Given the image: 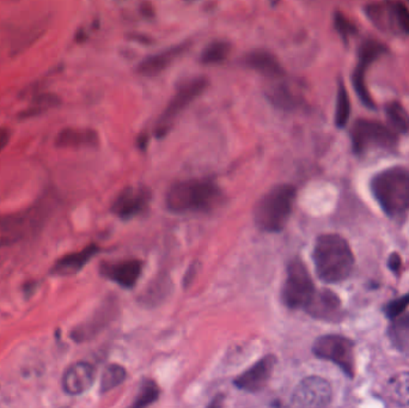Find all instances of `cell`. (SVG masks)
I'll return each instance as SVG.
<instances>
[{
	"label": "cell",
	"instance_id": "obj_35",
	"mask_svg": "<svg viewBox=\"0 0 409 408\" xmlns=\"http://www.w3.org/2000/svg\"><path fill=\"white\" fill-rule=\"evenodd\" d=\"M388 267H389L390 271H393L395 275H398L402 267L401 256L397 253L390 254L389 259H388Z\"/></svg>",
	"mask_w": 409,
	"mask_h": 408
},
{
	"label": "cell",
	"instance_id": "obj_26",
	"mask_svg": "<svg viewBox=\"0 0 409 408\" xmlns=\"http://www.w3.org/2000/svg\"><path fill=\"white\" fill-rule=\"evenodd\" d=\"M232 52V44L227 41H215L203 49L200 61L203 65H217L227 60Z\"/></svg>",
	"mask_w": 409,
	"mask_h": 408
},
{
	"label": "cell",
	"instance_id": "obj_21",
	"mask_svg": "<svg viewBox=\"0 0 409 408\" xmlns=\"http://www.w3.org/2000/svg\"><path fill=\"white\" fill-rule=\"evenodd\" d=\"M49 23H51V16L47 15V16L36 20L33 25H29L28 28L25 29L23 32L17 34L10 45V52H8L10 57H20L23 53L27 52L32 46L35 45L37 41L45 35L47 29H48Z\"/></svg>",
	"mask_w": 409,
	"mask_h": 408
},
{
	"label": "cell",
	"instance_id": "obj_11",
	"mask_svg": "<svg viewBox=\"0 0 409 408\" xmlns=\"http://www.w3.org/2000/svg\"><path fill=\"white\" fill-rule=\"evenodd\" d=\"M332 386L320 376H310L300 381L291 395L296 407H324L332 401Z\"/></svg>",
	"mask_w": 409,
	"mask_h": 408
},
{
	"label": "cell",
	"instance_id": "obj_9",
	"mask_svg": "<svg viewBox=\"0 0 409 408\" xmlns=\"http://www.w3.org/2000/svg\"><path fill=\"white\" fill-rule=\"evenodd\" d=\"M207 88H208V81L206 77L195 78L182 85L177 90V93H175L174 98H171L170 102L168 103L166 110L156 124V130H154L156 137H166L168 132L170 131L175 119L182 113L188 105L193 103Z\"/></svg>",
	"mask_w": 409,
	"mask_h": 408
},
{
	"label": "cell",
	"instance_id": "obj_37",
	"mask_svg": "<svg viewBox=\"0 0 409 408\" xmlns=\"http://www.w3.org/2000/svg\"><path fill=\"white\" fill-rule=\"evenodd\" d=\"M86 34H84L83 30H78L77 35H76V40H77L78 42H81V41L86 40Z\"/></svg>",
	"mask_w": 409,
	"mask_h": 408
},
{
	"label": "cell",
	"instance_id": "obj_10",
	"mask_svg": "<svg viewBox=\"0 0 409 408\" xmlns=\"http://www.w3.org/2000/svg\"><path fill=\"white\" fill-rule=\"evenodd\" d=\"M385 52H387V47L384 45H382L378 41L368 40L361 46L359 53H358L359 61L352 74V84L361 103L370 110L375 108V103L368 90V85L365 83V74L373 61H376Z\"/></svg>",
	"mask_w": 409,
	"mask_h": 408
},
{
	"label": "cell",
	"instance_id": "obj_14",
	"mask_svg": "<svg viewBox=\"0 0 409 408\" xmlns=\"http://www.w3.org/2000/svg\"><path fill=\"white\" fill-rule=\"evenodd\" d=\"M276 365V357L274 355H267L257 360L247 371L237 376L234 383L237 388L244 392H261L271 380Z\"/></svg>",
	"mask_w": 409,
	"mask_h": 408
},
{
	"label": "cell",
	"instance_id": "obj_12",
	"mask_svg": "<svg viewBox=\"0 0 409 408\" xmlns=\"http://www.w3.org/2000/svg\"><path fill=\"white\" fill-rule=\"evenodd\" d=\"M152 193L142 185L126 187L112 204V213L118 218L128 221L144 213L150 206Z\"/></svg>",
	"mask_w": 409,
	"mask_h": 408
},
{
	"label": "cell",
	"instance_id": "obj_23",
	"mask_svg": "<svg viewBox=\"0 0 409 408\" xmlns=\"http://www.w3.org/2000/svg\"><path fill=\"white\" fill-rule=\"evenodd\" d=\"M388 336L397 351L409 355V314H402L391 320Z\"/></svg>",
	"mask_w": 409,
	"mask_h": 408
},
{
	"label": "cell",
	"instance_id": "obj_39",
	"mask_svg": "<svg viewBox=\"0 0 409 408\" xmlns=\"http://www.w3.org/2000/svg\"><path fill=\"white\" fill-rule=\"evenodd\" d=\"M408 1H409V0H408Z\"/></svg>",
	"mask_w": 409,
	"mask_h": 408
},
{
	"label": "cell",
	"instance_id": "obj_3",
	"mask_svg": "<svg viewBox=\"0 0 409 408\" xmlns=\"http://www.w3.org/2000/svg\"><path fill=\"white\" fill-rule=\"evenodd\" d=\"M377 204L389 218H401L409 211V171L393 166L380 171L370 183Z\"/></svg>",
	"mask_w": 409,
	"mask_h": 408
},
{
	"label": "cell",
	"instance_id": "obj_25",
	"mask_svg": "<svg viewBox=\"0 0 409 408\" xmlns=\"http://www.w3.org/2000/svg\"><path fill=\"white\" fill-rule=\"evenodd\" d=\"M388 396L394 404L398 406L409 404V372H400L388 384Z\"/></svg>",
	"mask_w": 409,
	"mask_h": 408
},
{
	"label": "cell",
	"instance_id": "obj_17",
	"mask_svg": "<svg viewBox=\"0 0 409 408\" xmlns=\"http://www.w3.org/2000/svg\"><path fill=\"white\" fill-rule=\"evenodd\" d=\"M305 310L314 319L327 322H339L344 316L339 296L327 289L315 292Z\"/></svg>",
	"mask_w": 409,
	"mask_h": 408
},
{
	"label": "cell",
	"instance_id": "obj_1",
	"mask_svg": "<svg viewBox=\"0 0 409 408\" xmlns=\"http://www.w3.org/2000/svg\"><path fill=\"white\" fill-rule=\"evenodd\" d=\"M224 202L222 188L211 178L176 182L166 193L168 210L175 214L206 213Z\"/></svg>",
	"mask_w": 409,
	"mask_h": 408
},
{
	"label": "cell",
	"instance_id": "obj_29",
	"mask_svg": "<svg viewBox=\"0 0 409 408\" xmlns=\"http://www.w3.org/2000/svg\"><path fill=\"white\" fill-rule=\"evenodd\" d=\"M387 117L393 131H396L398 133H408L409 115L401 105L393 102L387 105Z\"/></svg>",
	"mask_w": 409,
	"mask_h": 408
},
{
	"label": "cell",
	"instance_id": "obj_32",
	"mask_svg": "<svg viewBox=\"0 0 409 408\" xmlns=\"http://www.w3.org/2000/svg\"><path fill=\"white\" fill-rule=\"evenodd\" d=\"M61 103H62V100H61L60 96L54 93L41 91L30 98V105L40 108L45 113L51 110H54V108H58Z\"/></svg>",
	"mask_w": 409,
	"mask_h": 408
},
{
	"label": "cell",
	"instance_id": "obj_2",
	"mask_svg": "<svg viewBox=\"0 0 409 408\" xmlns=\"http://www.w3.org/2000/svg\"><path fill=\"white\" fill-rule=\"evenodd\" d=\"M312 260L317 277L324 283H341L352 275L354 268L352 249L340 235L319 236L312 251Z\"/></svg>",
	"mask_w": 409,
	"mask_h": 408
},
{
	"label": "cell",
	"instance_id": "obj_31",
	"mask_svg": "<svg viewBox=\"0 0 409 408\" xmlns=\"http://www.w3.org/2000/svg\"><path fill=\"white\" fill-rule=\"evenodd\" d=\"M159 388L157 383L152 380H145L139 388L138 395L132 404L133 407L142 408L150 406L159 400Z\"/></svg>",
	"mask_w": 409,
	"mask_h": 408
},
{
	"label": "cell",
	"instance_id": "obj_15",
	"mask_svg": "<svg viewBox=\"0 0 409 408\" xmlns=\"http://www.w3.org/2000/svg\"><path fill=\"white\" fill-rule=\"evenodd\" d=\"M115 312H116V302L108 299L106 302H103L101 307L98 308V310L95 311V314L90 319L86 320V322L73 328L69 336L76 343H84L88 340L93 339L113 320Z\"/></svg>",
	"mask_w": 409,
	"mask_h": 408
},
{
	"label": "cell",
	"instance_id": "obj_22",
	"mask_svg": "<svg viewBox=\"0 0 409 408\" xmlns=\"http://www.w3.org/2000/svg\"><path fill=\"white\" fill-rule=\"evenodd\" d=\"M244 66L254 70L260 74L268 78H281L285 76V70L279 60L267 51H253L243 58Z\"/></svg>",
	"mask_w": 409,
	"mask_h": 408
},
{
	"label": "cell",
	"instance_id": "obj_30",
	"mask_svg": "<svg viewBox=\"0 0 409 408\" xmlns=\"http://www.w3.org/2000/svg\"><path fill=\"white\" fill-rule=\"evenodd\" d=\"M391 29L409 35V10L403 3L389 1Z\"/></svg>",
	"mask_w": 409,
	"mask_h": 408
},
{
	"label": "cell",
	"instance_id": "obj_8",
	"mask_svg": "<svg viewBox=\"0 0 409 408\" xmlns=\"http://www.w3.org/2000/svg\"><path fill=\"white\" fill-rule=\"evenodd\" d=\"M353 151L356 154H366L371 150H393L397 137L389 127L373 120H358L351 131Z\"/></svg>",
	"mask_w": 409,
	"mask_h": 408
},
{
	"label": "cell",
	"instance_id": "obj_6",
	"mask_svg": "<svg viewBox=\"0 0 409 408\" xmlns=\"http://www.w3.org/2000/svg\"><path fill=\"white\" fill-rule=\"evenodd\" d=\"M316 289L305 263L293 259L288 265V275L281 289V299L290 309H305Z\"/></svg>",
	"mask_w": 409,
	"mask_h": 408
},
{
	"label": "cell",
	"instance_id": "obj_24",
	"mask_svg": "<svg viewBox=\"0 0 409 408\" xmlns=\"http://www.w3.org/2000/svg\"><path fill=\"white\" fill-rule=\"evenodd\" d=\"M266 96L271 105L279 110H285V112H292V110H297L300 105V100L296 95L292 93L291 90L288 89V86L284 84L273 86L268 93H266Z\"/></svg>",
	"mask_w": 409,
	"mask_h": 408
},
{
	"label": "cell",
	"instance_id": "obj_28",
	"mask_svg": "<svg viewBox=\"0 0 409 408\" xmlns=\"http://www.w3.org/2000/svg\"><path fill=\"white\" fill-rule=\"evenodd\" d=\"M351 117V102L349 95L344 83L339 84L337 95V108H335V125L339 129H344L347 125Z\"/></svg>",
	"mask_w": 409,
	"mask_h": 408
},
{
	"label": "cell",
	"instance_id": "obj_33",
	"mask_svg": "<svg viewBox=\"0 0 409 408\" xmlns=\"http://www.w3.org/2000/svg\"><path fill=\"white\" fill-rule=\"evenodd\" d=\"M334 28L344 41H349V37L356 34V25L341 13H335L334 15Z\"/></svg>",
	"mask_w": 409,
	"mask_h": 408
},
{
	"label": "cell",
	"instance_id": "obj_13",
	"mask_svg": "<svg viewBox=\"0 0 409 408\" xmlns=\"http://www.w3.org/2000/svg\"><path fill=\"white\" fill-rule=\"evenodd\" d=\"M142 261L138 259L105 261L100 266V273L123 289H133L142 277Z\"/></svg>",
	"mask_w": 409,
	"mask_h": 408
},
{
	"label": "cell",
	"instance_id": "obj_34",
	"mask_svg": "<svg viewBox=\"0 0 409 408\" xmlns=\"http://www.w3.org/2000/svg\"><path fill=\"white\" fill-rule=\"evenodd\" d=\"M408 307L409 292L402 297L390 301L389 303L383 308V311H384L385 316L391 321V320L396 319L397 316L402 315Z\"/></svg>",
	"mask_w": 409,
	"mask_h": 408
},
{
	"label": "cell",
	"instance_id": "obj_4",
	"mask_svg": "<svg viewBox=\"0 0 409 408\" xmlns=\"http://www.w3.org/2000/svg\"><path fill=\"white\" fill-rule=\"evenodd\" d=\"M296 195V188L288 183H281L268 190L254 207L256 227L264 232L284 230L291 217Z\"/></svg>",
	"mask_w": 409,
	"mask_h": 408
},
{
	"label": "cell",
	"instance_id": "obj_27",
	"mask_svg": "<svg viewBox=\"0 0 409 408\" xmlns=\"http://www.w3.org/2000/svg\"><path fill=\"white\" fill-rule=\"evenodd\" d=\"M126 377H127V371L123 367L119 364H110L102 374L100 392L105 394L113 390L114 388H116L125 382Z\"/></svg>",
	"mask_w": 409,
	"mask_h": 408
},
{
	"label": "cell",
	"instance_id": "obj_5",
	"mask_svg": "<svg viewBox=\"0 0 409 408\" xmlns=\"http://www.w3.org/2000/svg\"><path fill=\"white\" fill-rule=\"evenodd\" d=\"M49 209L47 204L30 207L20 213L0 217V248L13 246L43 227Z\"/></svg>",
	"mask_w": 409,
	"mask_h": 408
},
{
	"label": "cell",
	"instance_id": "obj_36",
	"mask_svg": "<svg viewBox=\"0 0 409 408\" xmlns=\"http://www.w3.org/2000/svg\"><path fill=\"white\" fill-rule=\"evenodd\" d=\"M11 139V132L6 127H0V152L8 145Z\"/></svg>",
	"mask_w": 409,
	"mask_h": 408
},
{
	"label": "cell",
	"instance_id": "obj_19",
	"mask_svg": "<svg viewBox=\"0 0 409 408\" xmlns=\"http://www.w3.org/2000/svg\"><path fill=\"white\" fill-rule=\"evenodd\" d=\"M101 251V248L96 244H90L81 251L65 255L54 263L49 270V275L53 277H72L86 266V263Z\"/></svg>",
	"mask_w": 409,
	"mask_h": 408
},
{
	"label": "cell",
	"instance_id": "obj_38",
	"mask_svg": "<svg viewBox=\"0 0 409 408\" xmlns=\"http://www.w3.org/2000/svg\"><path fill=\"white\" fill-rule=\"evenodd\" d=\"M1 1H5V3H10V4H17V3H20V0H1Z\"/></svg>",
	"mask_w": 409,
	"mask_h": 408
},
{
	"label": "cell",
	"instance_id": "obj_7",
	"mask_svg": "<svg viewBox=\"0 0 409 408\" xmlns=\"http://www.w3.org/2000/svg\"><path fill=\"white\" fill-rule=\"evenodd\" d=\"M312 353L320 360L335 364L349 379L356 375L354 343L349 338L337 334L320 336L312 345Z\"/></svg>",
	"mask_w": 409,
	"mask_h": 408
},
{
	"label": "cell",
	"instance_id": "obj_16",
	"mask_svg": "<svg viewBox=\"0 0 409 408\" xmlns=\"http://www.w3.org/2000/svg\"><path fill=\"white\" fill-rule=\"evenodd\" d=\"M192 41H185L182 44L173 46L170 48L164 49L162 52L145 58L137 66V72L142 77H156L163 71H166L169 66L182 57L185 53L191 49Z\"/></svg>",
	"mask_w": 409,
	"mask_h": 408
},
{
	"label": "cell",
	"instance_id": "obj_20",
	"mask_svg": "<svg viewBox=\"0 0 409 408\" xmlns=\"http://www.w3.org/2000/svg\"><path fill=\"white\" fill-rule=\"evenodd\" d=\"M98 145V132L88 127H65L55 137L58 149H96Z\"/></svg>",
	"mask_w": 409,
	"mask_h": 408
},
{
	"label": "cell",
	"instance_id": "obj_18",
	"mask_svg": "<svg viewBox=\"0 0 409 408\" xmlns=\"http://www.w3.org/2000/svg\"><path fill=\"white\" fill-rule=\"evenodd\" d=\"M96 379V370L93 364L77 362L67 368L62 377V388L66 394L77 396L88 392Z\"/></svg>",
	"mask_w": 409,
	"mask_h": 408
}]
</instances>
